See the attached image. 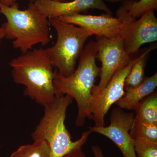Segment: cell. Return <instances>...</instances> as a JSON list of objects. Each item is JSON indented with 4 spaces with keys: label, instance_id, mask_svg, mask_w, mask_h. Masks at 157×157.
I'll return each instance as SVG.
<instances>
[{
    "label": "cell",
    "instance_id": "cell-1",
    "mask_svg": "<svg viewBox=\"0 0 157 157\" xmlns=\"http://www.w3.org/2000/svg\"><path fill=\"white\" fill-rule=\"evenodd\" d=\"M98 49L97 42H89L79 57L78 67L68 77L57 70H54L53 85L56 96L69 95L77 103L78 114L75 121L77 127H82L86 118L92 119L89 110L92 92L101 70L96 63Z\"/></svg>",
    "mask_w": 157,
    "mask_h": 157
},
{
    "label": "cell",
    "instance_id": "cell-2",
    "mask_svg": "<svg viewBox=\"0 0 157 157\" xmlns=\"http://www.w3.org/2000/svg\"><path fill=\"white\" fill-rule=\"evenodd\" d=\"M14 83L25 87L24 94L45 106L56 97L54 67L42 48L32 49L12 59L9 63Z\"/></svg>",
    "mask_w": 157,
    "mask_h": 157
},
{
    "label": "cell",
    "instance_id": "cell-3",
    "mask_svg": "<svg viewBox=\"0 0 157 157\" xmlns=\"http://www.w3.org/2000/svg\"><path fill=\"white\" fill-rule=\"evenodd\" d=\"M0 13L6 19L1 26L4 38L13 40L14 48L22 53L37 44L45 46L51 42L49 20L37 10L33 2H29L24 10L19 9L18 5L8 7L0 3Z\"/></svg>",
    "mask_w": 157,
    "mask_h": 157
},
{
    "label": "cell",
    "instance_id": "cell-4",
    "mask_svg": "<svg viewBox=\"0 0 157 157\" xmlns=\"http://www.w3.org/2000/svg\"><path fill=\"white\" fill-rule=\"evenodd\" d=\"M73 98L69 95L56 96L53 101L44 106V114L32 132L34 141L44 140L49 147L50 157H62L73 149L82 147L91 132L82 133L81 137L73 141L65 124L68 107Z\"/></svg>",
    "mask_w": 157,
    "mask_h": 157
},
{
    "label": "cell",
    "instance_id": "cell-5",
    "mask_svg": "<svg viewBox=\"0 0 157 157\" xmlns=\"http://www.w3.org/2000/svg\"><path fill=\"white\" fill-rule=\"evenodd\" d=\"M49 21L56 32L57 39L53 46L45 48V52L54 67L68 77L76 70V62L85 43L92 34L85 29L57 18L49 19Z\"/></svg>",
    "mask_w": 157,
    "mask_h": 157
},
{
    "label": "cell",
    "instance_id": "cell-6",
    "mask_svg": "<svg viewBox=\"0 0 157 157\" xmlns=\"http://www.w3.org/2000/svg\"><path fill=\"white\" fill-rule=\"evenodd\" d=\"M59 19L86 29L92 35L111 39L124 38L127 32L136 20L132 17L123 3L117 11V17L106 14L92 15L78 14L62 16Z\"/></svg>",
    "mask_w": 157,
    "mask_h": 157
},
{
    "label": "cell",
    "instance_id": "cell-7",
    "mask_svg": "<svg viewBox=\"0 0 157 157\" xmlns=\"http://www.w3.org/2000/svg\"><path fill=\"white\" fill-rule=\"evenodd\" d=\"M96 37L98 47L96 57L101 62L102 67L100 82L94 86L92 91H98L106 87L114 73L126 67L132 58L125 50L123 37L109 39Z\"/></svg>",
    "mask_w": 157,
    "mask_h": 157
},
{
    "label": "cell",
    "instance_id": "cell-8",
    "mask_svg": "<svg viewBox=\"0 0 157 157\" xmlns=\"http://www.w3.org/2000/svg\"><path fill=\"white\" fill-rule=\"evenodd\" d=\"M136 59H132L126 67L117 71L103 89L92 92L89 110L95 126H105L104 118L109 108L124 95L125 80Z\"/></svg>",
    "mask_w": 157,
    "mask_h": 157
},
{
    "label": "cell",
    "instance_id": "cell-9",
    "mask_svg": "<svg viewBox=\"0 0 157 157\" xmlns=\"http://www.w3.org/2000/svg\"><path fill=\"white\" fill-rule=\"evenodd\" d=\"M135 116L132 113L124 112L119 107L113 109L110 124L106 127H88L89 130L104 135L112 140L120 149L124 157H137L134 140L130 131Z\"/></svg>",
    "mask_w": 157,
    "mask_h": 157
},
{
    "label": "cell",
    "instance_id": "cell-10",
    "mask_svg": "<svg viewBox=\"0 0 157 157\" xmlns=\"http://www.w3.org/2000/svg\"><path fill=\"white\" fill-rule=\"evenodd\" d=\"M33 3L37 10L49 20L81 14L90 9L101 10L109 15L113 14L104 0H72L66 2L53 0H36Z\"/></svg>",
    "mask_w": 157,
    "mask_h": 157
},
{
    "label": "cell",
    "instance_id": "cell-11",
    "mask_svg": "<svg viewBox=\"0 0 157 157\" xmlns=\"http://www.w3.org/2000/svg\"><path fill=\"white\" fill-rule=\"evenodd\" d=\"M157 40V18L154 10H150L132 24L123 38L124 48L132 57L141 45Z\"/></svg>",
    "mask_w": 157,
    "mask_h": 157
},
{
    "label": "cell",
    "instance_id": "cell-12",
    "mask_svg": "<svg viewBox=\"0 0 157 157\" xmlns=\"http://www.w3.org/2000/svg\"><path fill=\"white\" fill-rule=\"evenodd\" d=\"M157 86V73L145 77L142 83L137 87L125 91L124 95L115 103L122 109L135 110L137 104L155 92Z\"/></svg>",
    "mask_w": 157,
    "mask_h": 157
},
{
    "label": "cell",
    "instance_id": "cell-13",
    "mask_svg": "<svg viewBox=\"0 0 157 157\" xmlns=\"http://www.w3.org/2000/svg\"><path fill=\"white\" fill-rule=\"evenodd\" d=\"M156 45L149 47L136 59L124 82L125 91L139 86L145 78V69L150 52L155 48Z\"/></svg>",
    "mask_w": 157,
    "mask_h": 157
},
{
    "label": "cell",
    "instance_id": "cell-14",
    "mask_svg": "<svg viewBox=\"0 0 157 157\" xmlns=\"http://www.w3.org/2000/svg\"><path fill=\"white\" fill-rule=\"evenodd\" d=\"M136 117L147 123L157 124V94L156 92L144 98L135 109Z\"/></svg>",
    "mask_w": 157,
    "mask_h": 157
},
{
    "label": "cell",
    "instance_id": "cell-15",
    "mask_svg": "<svg viewBox=\"0 0 157 157\" xmlns=\"http://www.w3.org/2000/svg\"><path fill=\"white\" fill-rule=\"evenodd\" d=\"M10 157H50L48 144L44 140H36L31 144L21 145Z\"/></svg>",
    "mask_w": 157,
    "mask_h": 157
},
{
    "label": "cell",
    "instance_id": "cell-16",
    "mask_svg": "<svg viewBox=\"0 0 157 157\" xmlns=\"http://www.w3.org/2000/svg\"><path fill=\"white\" fill-rule=\"evenodd\" d=\"M130 135L134 140L142 137L157 143V124L147 123L135 116Z\"/></svg>",
    "mask_w": 157,
    "mask_h": 157
},
{
    "label": "cell",
    "instance_id": "cell-17",
    "mask_svg": "<svg viewBox=\"0 0 157 157\" xmlns=\"http://www.w3.org/2000/svg\"><path fill=\"white\" fill-rule=\"evenodd\" d=\"M124 3L130 15L136 19L150 10L157 9V0H126Z\"/></svg>",
    "mask_w": 157,
    "mask_h": 157
},
{
    "label": "cell",
    "instance_id": "cell-18",
    "mask_svg": "<svg viewBox=\"0 0 157 157\" xmlns=\"http://www.w3.org/2000/svg\"><path fill=\"white\" fill-rule=\"evenodd\" d=\"M137 157H157V143L146 138L139 137L134 140Z\"/></svg>",
    "mask_w": 157,
    "mask_h": 157
},
{
    "label": "cell",
    "instance_id": "cell-19",
    "mask_svg": "<svg viewBox=\"0 0 157 157\" xmlns=\"http://www.w3.org/2000/svg\"><path fill=\"white\" fill-rule=\"evenodd\" d=\"M62 157H86V155L82 151V147H78L73 149Z\"/></svg>",
    "mask_w": 157,
    "mask_h": 157
},
{
    "label": "cell",
    "instance_id": "cell-20",
    "mask_svg": "<svg viewBox=\"0 0 157 157\" xmlns=\"http://www.w3.org/2000/svg\"><path fill=\"white\" fill-rule=\"evenodd\" d=\"M92 151L94 157H105L103 151L98 145H94L92 147Z\"/></svg>",
    "mask_w": 157,
    "mask_h": 157
},
{
    "label": "cell",
    "instance_id": "cell-21",
    "mask_svg": "<svg viewBox=\"0 0 157 157\" xmlns=\"http://www.w3.org/2000/svg\"><path fill=\"white\" fill-rule=\"evenodd\" d=\"M19 0H0V3L4 6L11 7L18 5L17 2Z\"/></svg>",
    "mask_w": 157,
    "mask_h": 157
},
{
    "label": "cell",
    "instance_id": "cell-22",
    "mask_svg": "<svg viewBox=\"0 0 157 157\" xmlns=\"http://www.w3.org/2000/svg\"><path fill=\"white\" fill-rule=\"evenodd\" d=\"M4 39V34H3L2 27H1V26H0V48H1V45H2V40Z\"/></svg>",
    "mask_w": 157,
    "mask_h": 157
},
{
    "label": "cell",
    "instance_id": "cell-23",
    "mask_svg": "<svg viewBox=\"0 0 157 157\" xmlns=\"http://www.w3.org/2000/svg\"><path fill=\"white\" fill-rule=\"evenodd\" d=\"M36 0H29L30 2H34ZM56 2H70L72 0H53Z\"/></svg>",
    "mask_w": 157,
    "mask_h": 157
},
{
    "label": "cell",
    "instance_id": "cell-24",
    "mask_svg": "<svg viewBox=\"0 0 157 157\" xmlns=\"http://www.w3.org/2000/svg\"><path fill=\"white\" fill-rule=\"evenodd\" d=\"M107 2H109L112 3H117L119 2H121L122 0H106ZM138 0H135V1H137Z\"/></svg>",
    "mask_w": 157,
    "mask_h": 157
},
{
    "label": "cell",
    "instance_id": "cell-25",
    "mask_svg": "<svg viewBox=\"0 0 157 157\" xmlns=\"http://www.w3.org/2000/svg\"></svg>",
    "mask_w": 157,
    "mask_h": 157
}]
</instances>
